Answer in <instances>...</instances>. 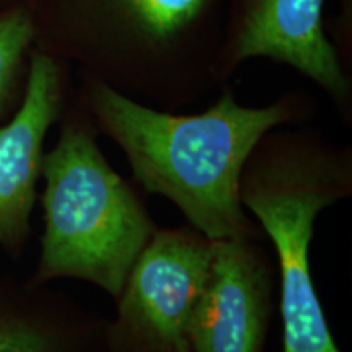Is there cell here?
I'll return each instance as SVG.
<instances>
[{"mask_svg":"<svg viewBox=\"0 0 352 352\" xmlns=\"http://www.w3.org/2000/svg\"><path fill=\"white\" fill-rule=\"evenodd\" d=\"M78 78L74 95L98 134L124 153L145 192L168 199L189 227L212 241L264 239L240 201L241 171L267 132L315 116L314 96L287 91L263 107H248L223 85L208 109L183 114L140 103L94 78Z\"/></svg>","mask_w":352,"mask_h":352,"instance_id":"6da1fadb","label":"cell"},{"mask_svg":"<svg viewBox=\"0 0 352 352\" xmlns=\"http://www.w3.org/2000/svg\"><path fill=\"white\" fill-rule=\"evenodd\" d=\"M227 0H33L34 50L168 111L219 90Z\"/></svg>","mask_w":352,"mask_h":352,"instance_id":"7a4b0ae2","label":"cell"},{"mask_svg":"<svg viewBox=\"0 0 352 352\" xmlns=\"http://www.w3.org/2000/svg\"><path fill=\"white\" fill-rule=\"evenodd\" d=\"M59 135L43 162V235L33 284L82 280L113 300L158 223L142 197L108 162L98 131L72 94Z\"/></svg>","mask_w":352,"mask_h":352,"instance_id":"3957f363","label":"cell"},{"mask_svg":"<svg viewBox=\"0 0 352 352\" xmlns=\"http://www.w3.org/2000/svg\"><path fill=\"white\" fill-rule=\"evenodd\" d=\"M352 196V148L305 124L267 132L248 157L240 201L271 241L279 272L283 352H341L310 267L316 219Z\"/></svg>","mask_w":352,"mask_h":352,"instance_id":"277c9868","label":"cell"},{"mask_svg":"<svg viewBox=\"0 0 352 352\" xmlns=\"http://www.w3.org/2000/svg\"><path fill=\"white\" fill-rule=\"evenodd\" d=\"M210 256L212 240L192 227H158L114 300L111 352H191L189 333Z\"/></svg>","mask_w":352,"mask_h":352,"instance_id":"5b68a950","label":"cell"},{"mask_svg":"<svg viewBox=\"0 0 352 352\" xmlns=\"http://www.w3.org/2000/svg\"><path fill=\"white\" fill-rule=\"evenodd\" d=\"M327 0H227L217 59L220 87L252 59L287 65L328 96L352 122V77L328 36Z\"/></svg>","mask_w":352,"mask_h":352,"instance_id":"8992f818","label":"cell"},{"mask_svg":"<svg viewBox=\"0 0 352 352\" xmlns=\"http://www.w3.org/2000/svg\"><path fill=\"white\" fill-rule=\"evenodd\" d=\"M72 94L69 65L33 47L23 100L0 126V250L12 261L32 240L46 139Z\"/></svg>","mask_w":352,"mask_h":352,"instance_id":"52a82bcc","label":"cell"},{"mask_svg":"<svg viewBox=\"0 0 352 352\" xmlns=\"http://www.w3.org/2000/svg\"><path fill=\"white\" fill-rule=\"evenodd\" d=\"M276 266L263 240H214L191 323V352H264L274 316Z\"/></svg>","mask_w":352,"mask_h":352,"instance_id":"ba28073f","label":"cell"},{"mask_svg":"<svg viewBox=\"0 0 352 352\" xmlns=\"http://www.w3.org/2000/svg\"><path fill=\"white\" fill-rule=\"evenodd\" d=\"M0 352H111L108 318L54 284L0 274Z\"/></svg>","mask_w":352,"mask_h":352,"instance_id":"9c48e42d","label":"cell"},{"mask_svg":"<svg viewBox=\"0 0 352 352\" xmlns=\"http://www.w3.org/2000/svg\"><path fill=\"white\" fill-rule=\"evenodd\" d=\"M33 47L28 8L0 10V126L23 100Z\"/></svg>","mask_w":352,"mask_h":352,"instance_id":"30bf717a","label":"cell"},{"mask_svg":"<svg viewBox=\"0 0 352 352\" xmlns=\"http://www.w3.org/2000/svg\"><path fill=\"white\" fill-rule=\"evenodd\" d=\"M33 0H0V10H8L15 7H28Z\"/></svg>","mask_w":352,"mask_h":352,"instance_id":"8fae6325","label":"cell"}]
</instances>
